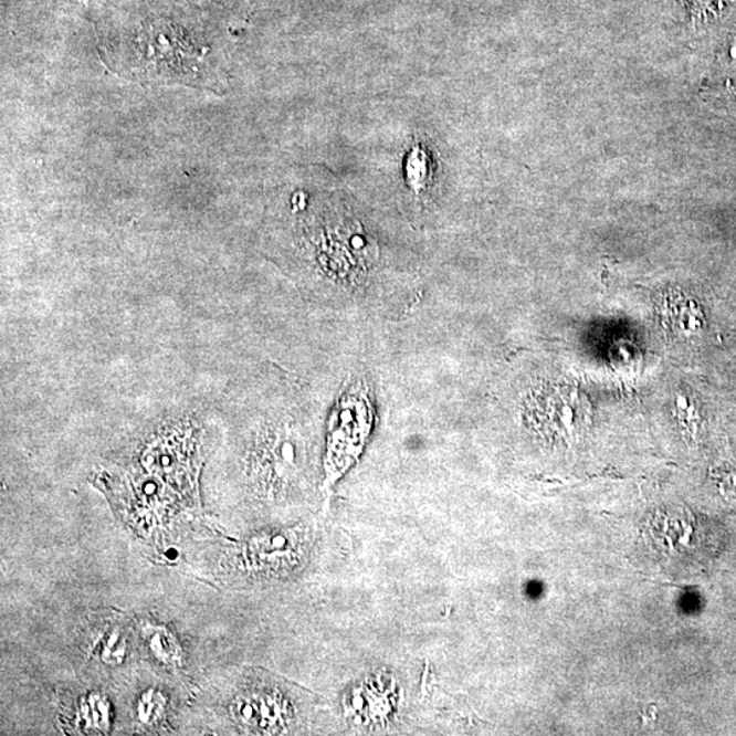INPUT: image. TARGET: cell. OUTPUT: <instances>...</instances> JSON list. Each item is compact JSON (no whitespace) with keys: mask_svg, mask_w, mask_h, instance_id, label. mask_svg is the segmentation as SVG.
Segmentation results:
<instances>
[{"mask_svg":"<svg viewBox=\"0 0 736 736\" xmlns=\"http://www.w3.org/2000/svg\"><path fill=\"white\" fill-rule=\"evenodd\" d=\"M543 407L548 419V424L555 434L571 438L580 432L587 422V408L578 401V397L571 391H555L543 399Z\"/></svg>","mask_w":736,"mask_h":736,"instance_id":"cell-1","label":"cell"},{"mask_svg":"<svg viewBox=\"0 0 736 736\" xmlns=\"http://www.w3.org/2000/svg\"><path fill=\"white\" fill-rule=\"evenodd\" d=\"M171 640V635L166 633H160L159 630H156L150 637V648L151 651L156 653L157 658H160L162 662L172 663L179 658L178 648L175 645H164L166 642Z\"/></svg>","mask_w":736,"mask_h":736,"instance_id":"cell-2","label":"cell"}]
</instances>
